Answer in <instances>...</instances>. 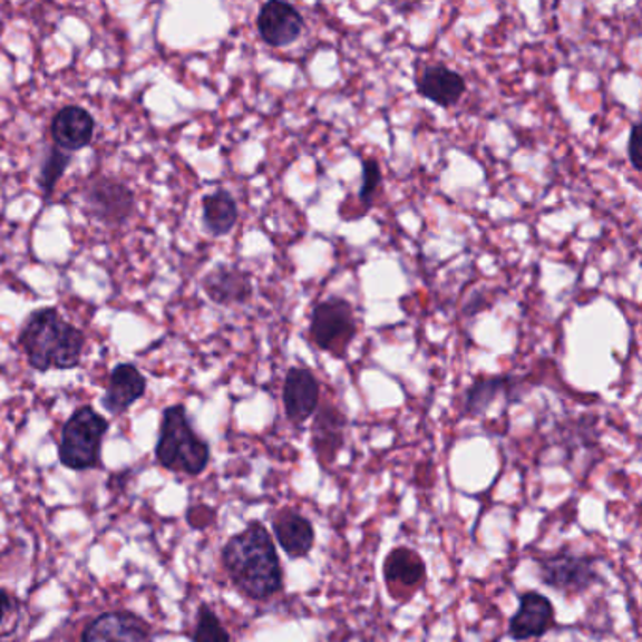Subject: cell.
I'll return each mask as SVG.
<instances>
[{"label":"cell","mask_w":642,"mask_h":642,"mask_svg":"<svg viewBox=\"0 0 642 642\" xmlns=\"http://www.w3.org/2000/svg\"><path fill=\"white\" fill-rule=\"evenodd\" d=\"M382 573L395 597H398L400 590L409 592V590L420 588L426 581V565L422 557L407 546L395 548L388 554Z\"/></svg>","instance_id":"16"},{"label":"cell","mask_w":642,"mask_h":642,"mask_svg":"<svg viewBox=\"0 0 642 642\" xmlns=\"http://www.w3.org/2000/svg\"><path fill=\"white\" fill-rule=\"evenodd\" d=\"M641 123H633L630 133V142H628V157H630L631 166L633 171L641 172L642 158H641Z\"/></svg>","instance_id":"24"},{"label":"cell","mask_w":642,"mask_h":642,"mask_svg":"<svg viewBox=\"0 0 642 642\" xmlns=\"http://www.w3.org/2000/svg\"><path fill=\"white\" fill-rule=\"evenodd\" d=\"M93 136L95 119L81 106H65L51 121V138L61 152H79L91 144Z\"/></svg>","instance_id":"12"},{"label":"cell","mask_w":642,"mask_h":642,"mask_svg":"<svg viewBox=\"0 0 642 642\" xmlns=\"http://www.w3.org/2000/svg\"><path fill=\"white\" fill-rule=\"evenodd\" d=\"M223 565L243 595L266 601L283 590V570L272 535L261 522H251L223 548Z\"/></svg>","instance_id":"1"},{"label":"cell","mask_w":642,"mask_h":642,"mask_svg":"<svg viewBox=\"0 0 642 642\" xmlns=\"http://www.w3.org/2000/svg\"><path fill=\"white\" fill-rule=\"evenodd\" d=\"M310 340L319 351L346 358L357 340L358 324L352 303L346 298L328 296L317 303L310 317Z\"/></svg>","instance_id":"5"},{"label":"cell","mask_w":642,"mask_h":642,"mask_svg":"<svg viewBox=\"0 0 642 642\" xmlns=\"http://www.w3.org/2000/svg\"><path fill=\"white\" fill-rule=\"evenodd\" d=\"M19 346L37 371L72 370L84 354L86 335L65 321L59 311L43 308L25 322Z\"/></svg>","instance_id":"2"},{"label":"cell","mask_w":642,"mask_h":642,"mask_svg":"<svg viewBox=\"0 0 642 642\" xmlns=\"http://www.w3.org/2000/svg\"><path fill=\"white\" fill-rule=\"evenodd\" d=\"M240 212H237V204L228 191L218 188L215 193L206 194L202 201V221L206 231L213 237L226 236L234 231Z\"/></svg>","instance_id":"19"},{"label":"cell","mask_w":642,"mask_h":642,"mask_svg":"<svg viewBox=\"0 0 642 642\" xmlns=\"http://www.w3.org/2000/svg\"><path fill=\"white\" fill-rule=\"evenodd\" d=\"M68 163H70L68 153L61 152L59 147L51 149L48 160L43 164L42 176H40V185H42L46 196L54 193L55 185L67 171Z\"/></svg>","instance_id":"23"},{"label":"cell","mask_w":642,"mask_h":642,"mask_svg":"<svg viewBox=\"0 0 642 642\" xmlns=\"http://www.w3.org/2000/svg\"><path fill=\"white\" fill-rule=\"evenodd\" d=\"M515 379L509 376L483 377L473 381L464 396V415L480 417L490 409L497 396L507 395L515 387Z\"/></svg>","instance_id":"20"},{"label":"cell","mask_w":642,"mask_h":642,"mask_svg":"<svg viewBox=\"0 0 642 642\" xmlns=\"http://www.w3.org/2000/svg\"><path fill=\"white\" fill-rule=\"evenodd\" d=\"M84 202L89 215L109 226L123 225L136 206L133 191L116 179H95L89 183L84 193Z\"/></svg>","instance_id":"7"},{"label":"cell","mask_w":642,"mask_h":642,"mask_svg":"<svg viewBox=\"0 0 642 642\" xmlns=\"http://www.w3.org/2000/svg\"><path fill=\"white\" fill-rule=\"evenodd\" d=\"M313 425V449L322 464H332L343 447L346 415L338 407L319 406Z\"/></svg>","instance_id":"18"},{"label":"cell","mask_w":642,"mask_h":642,"mask_svg":"<svg viewBox=\"0 0 642 642\" xmlns=\"http://www.w3.org/2000/svg\"><path fill=\"white\" fill-rule=\"evenodd\" d=\"M157 460L171 471L201 475L210 464V445L193 430L183 406H172L163 412Z\"/></svg>","instance_id":"3"},{"label":"cell","mask_w":642,"mask_h":642,"mask_svg":"<svg viewBox=\"0 0 642 642\" xmlns=\"http://www.w3.org/2000/svg\"><path fill=\"white\" fill-rule=\"evenodd\" d=\"M256 29L270 48H289L302 37L305 19L291 2L268 0L256 16Z\"/></svg>","instance_id":"8"},{"label":"cell","mask_w":642,"mask_h":642,"mask_svg":"<svg viewBox=\"0 0 642 642\" xmlns=\"http://www.w3.org/2000/svg\"><path fill=\"white\" fill-rule=\"evenodd\" d=\"M556 625V611L552 601L539 592H524L518 611L509 620V635L515 641H529L546 635Z\"/></svg>","instance_id":"10"},{"label":"cell","mask_w":642,"mask_h":642,"mask_svg":"<svg viewBox=\"0 0 642 642\" xmlns=\"http://www.w3.org/2000/svg\"><path fill=\"white\" fill-rule=\"evenodd\" d=\"M283 406L286 418L294 426L305 425L315 415L321 406V385L313 371L303 366H292L291 370L286 371Z\"/></svg>","instance_id":"9"},{"label":"cell","mask_w":642,"mask_h":642,"mask_svg":"<svg viewBox=\"0 0 642 642\" xmlns=\"http://www.w3.org/2000/svg\"><path fill=\"white\" fill-rule=\"evenodd\" d=\"M273 534L286 556L305 557L315 545V529L305 516L296 510L283 509L273 516Z\"/></svg>","instance_id":"14"},{"label":"cell","mask_w":642,"mask_h":642,"mask_svg":"<svg viewBox=\"0 0 642 642\" xmlns=\"http://www.w3.org/2000/svg\"><path fill=\"white\" fill-rule=\"evenodd\" d=\"M146 377L134 364H119L109 373L104 407L114 415H121L146 395Z\"/></svg>","instance_id":"17"},{"label":"cell","mask_w":642,"mask_h":642,"mask_svg":"<svg viewBox=\"0 0 642 642\" xmlns=\"http://www.w3.org/2000/svg\"><path fill=\"white\" fill-rule=\"evenodd\" d=\"M539 575L545 586L565 595L582 594L600 581L594 557L578 556L570 551H560L543 557L539 562Z\"/></svg>","instance_id":"6"},{"label":"cell","mask_w":642,"mask_h":642,"mask_svg":"<svg viewBox=\"0 0 642 642\" xmlns=\"http://www.w3.org/2000/svg\"><path fill=\"white\" fill-rule=\"evenodd\" d=\"M108 420L93 407L84 406L74 411L62 426L59 460L62 466L76 471L98 466L103 439L108 431Z\"/></svg>","instance_id":"4"},{"label":"cell","mask_w":642,"mask_h":642,"mask_svg":"<svg viewBox=\"0 0 642 642\" xmlns=\"http://www.w3.org/2000/svg\"><path fill=\"white\" fill-rule=\"evenodd\" d=\"M13 611V601L7 590L0 588V625L7 620L8 614Z\"/></svg>","instance_id":"25"},{"label":"cell","mask_w":642,"mask_h":642,"mask_svg":"<svg viewBox=\"0 0 642 642\" xmlns=\"http://www.w3.org/2000/svg\"><path fill=\"white\" fill-rule=\"evenodd\" d=\"M466 89V78L445 65H431L425 68V72L417 79L418 95L442 108H450L460 103Z\"/></svg>","instance_id":"13"},{"label":"cell","mask_w":642,"mask_h":642,"mask_svg":"<svg viewBox=\"0 0 642 642\" xmlns=\"http://www.w3.org/2000/svg\"><path fill=\"white\" fill-rule=\"evenodd\" d=\"M193 642H231L225 625L221 624L217 614L207 605H202L201 612H198Z\"/></svg>","instance_id":"21"},{"label":"cell","mask_w":642,"mask_h":642,"mask_svg":"<svg viewBox=\"0 0 642 642\" xmlns=\"http://www.w3.org/2000/svg\"><path fill=\"white\" fill-rule=\"evenodd\" d=\"M144 620L127 611L106 612L87 625L81 642H147Z\"/></svg>","instance_id":"11"},{"label":"cell","mask_w":642,"mask_h":642,"mask_svg":"<svg viewBox=\"0 0 642 642\" xmlns=\"http://www.w3.org/2000/svg\"><path fill=\"white\" fill-rule=\"evenodd\" d=\"M204 292L210 300L218 305H234V303H245L249 298L253 296V285H251V275L243 272L240 268L217 266L207 273L204 279Z\"/></svg>","instance_id":"15"},{"label":"cell","mask_w":642,"mask_h":642,"mask_svg":"<svg viewBox=\"0 0 642 642\" xmlns=\"http://www.w3.org/2000/svg\"><path fill=\"white\" fill-rule=\"evenodd\" d=\"M382 185L381 166L377 163L376 158H364L362 160V183H360V191H358V201L368 210L373 206L377 193Z\"/></svg>","instance_id":"22"}]
</instances>
